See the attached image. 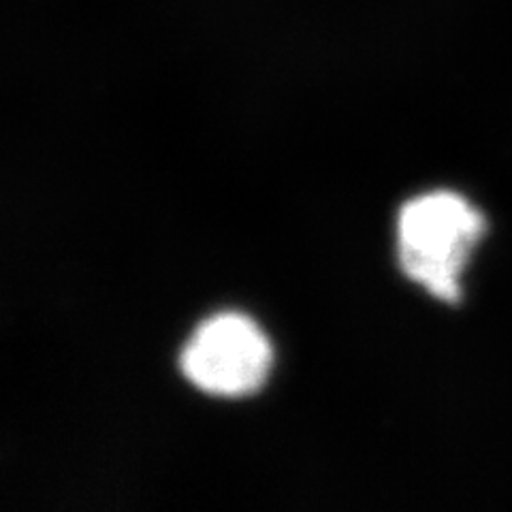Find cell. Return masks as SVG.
<instances>
[{"label":"cell","mask_w":512,"mask_h":512,"mask_svg":"<svg viewBox=\"0 0 512 512\" xmlns=\"http://www.w3.org/2000/svg\"><path fill=\"white\" fill-rule=\"evenodd\" d=\"M180 365L197 389L242 397L263 387L271 367V346L250 318L220 314L192 333Z\"/></svg>","instance_id":"7a4b0ae2"},{"label":"cell","mask_w":512,"mask_h":512,"mask_svg":"<svg viewBox=\"0 0 512 512\" xmlns=\"http://www.w3.org/2000/svg\"><path fill=\"white\" fill-rule=\"evenodd\" d=\"M399 263L404 274L446 303H459V278L485 233V218L457 192L438 190L399 212Z\"/></svg>","instance_id":"6da1fadb"}]
</instances>
